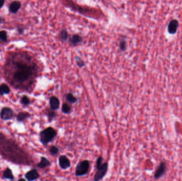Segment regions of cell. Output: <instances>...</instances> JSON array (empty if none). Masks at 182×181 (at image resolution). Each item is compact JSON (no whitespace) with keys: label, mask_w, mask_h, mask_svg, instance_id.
Wrapping results in <instances>:
<instances>
[{"label":"cell","mask_w":182,"mask_h":181,"mask_svg":"<svg viewBox=\"0 0 182 181\" xmlns=\"http://www.w3.org/2000/svg\"><path fill=\"white\" fill-rule=\"evenodd\" d=\"M75 62H76V64L80 68H82L83 67L85 66V63L84 61L83 60L82 58H80V57H78V56H75Z\"/></svg>","instance_id":"cell-22"},{"label":"cell","mask_w":182,"mask_h":181,"mask_svg":"<svg viewBox=\"0 0 182 181\" xmlns=\"http://www.w3.org/2000/svg\"><path fill=\"white\" fill-rule=\"evenodd\" d=\"M59 37L62 40H66L68 38V33L66 29H62L61 30L59 33Z\"/></svg>","instance_id":"cell-21"},{"label":"cell","mask_w":182,"mask_h":181,"mask_svg":"<svg viewBox=\"0 0 182 181\" xmlns=\"http://www.w3.org/2000/svg\"><path fill=\"white\" fill-rule=\"evenodd\" d=\"M70 45L73 46H76L80 44L83 41V38L79 35H74L69 38Z\"/></svg>","instance_id":"cell-9"},{"label":"cell","mask_w":182,"mask_h":181,"mask_svg":"<svg viewBox=\"0 0 182 181\" xmlns=\"http://www.w3.org/2000/svg\"><path fill=\"white\" fill-rule=\"evenodd\" d=\"M20 180H24V179H23V178H21V179H20V180H19V181H20Z\"/></svg>","instance_id":"cell-28"},{"label":"cell","mask_w":182,"mask_h":181,"mask_svg":"<svg viewBox=\"0 0 182 181\" xmlns=\"http://www.w3.org/2000/svg\"><path fill=\"white\" fill-rule=\"evenodd\" d=\"M103 158L99 156L96 162V168L97 171L95 173L94 177V181H99L103 179L106 175L108 169V164L105 163L103 164Z\"/></svg>","instance_id":"cell-3"},{"label":"cell","mask_w":182,"mask_h":181,"mask_svg":"<svg viewBox=\"0 0 182 181\" xmlns=\"http://www.w3.org/2000/svg\"><path fill=\"white\" fill-rule=\"evenodd\" d=\"M49 152L52 156H55L59 152V149L55 145H51L49 149Z\"/></svg>","instance_id":"cell-20"},{"label":"cell","mask_w":182,"mask_h":181,"mask_svg":"<svg viewBox=\"0 0 182 181\" xmlns=\"http://www.w3.org/2000/svg\"><path fill=\"white\" fill-rule=\"evenodd\" d=\"M178 26V23L176 20H173L170 21L169 24L168 25V31L170 33H176V30Z\"/></svg>","instance_id":"cell-12"},{"label":"cell","mask_w":182,"mask_h":181,"mask_svg":"<svg viewBox=\"0 0 182 181\" xmlns=\"http://www.w3.org/2000/svg\"><path fill=\"white\" fill-rule=\"evenodd\" d=\"M165 171V165L164 163L160 165V166L159 167L157 171L155 172V178H160L161 175L164 174Z\"/></svg>","instance_id":"cell-16"},{"label":"cell","mask_w":182,"mask_h":181,"mask_svg":"<svg viewBox=\"0 0 182 181\" xmlns=\"http://www.w3.org/2000/svg\"><path fill=\"white\" fill-rule=\"evenodd\" d=\"M29 117H30V114L27 112H20L17 115V118L18 121L21 122L24 121V120H26Z\"/></svg>","instance_id":"cell-18"},{"label":"cell","mask_w":182,"mask_h":181,"mask_svg":"<svg viewBox=\"0 0 182 181\" xmlns=\"http://www.w3.org/2000/svg\"><path fill=\"white\" fill-rule=\"evenodd\" d=\"M57 134V131L54 128L48 127L40 132V141L43 145L46 146L55 139Z\"/></svg>","instance_id":"cell-2"},{"label":"cell","mask_w":182,"mask_h":181,"mask_svg":"<svg viewBox=\"0 0 182 181\" xmlns=\"http://www.w3.org/2000/svg\"><path fill=\"white\" fill-rule=\"evenodd\" d=\"M21 7V3L18 1L12 2L9 6V10L12 13H16Z\"/></svg>","instance_id":"cell-10"},{"label":"cell","mask_w":182,"mask_h":181,"mask_svg":"<svg viewBox=\"0 0 182 181\" xmlns=\"http://www.w3.org/2000/svg\"><path fill=\"white\" fill-rule=\"evenodd\" d=\"M21 102L24 105H28L30 104V100L27 96H23L21 98Z\"/></svg>","instance_id":"cell-25"},{"label":"cell","mask_w":182,"mask_h":181,"mask_svg":"<svg viewBox=\"0 0 182 181\" xmlns=\"http://www.w3.org/2000/svg\"><path fill=\"white\" fill-rule=\"evenodd\" d=\"M1 118L2 120L6 121L12 118L13 116V111L12 109L9 107H4L2 109L1 114Z\"/></svg>","instance_id":"cell-6"},{"label":"cell","mask_w":182,"mask_h":181,"mask_svg":"<svg viewBox=\"0 0 182 181\" xmlns=\"http://www.w3.org/2000/svg\"><path fill=\"white\" fill-rule=\"evenodd\" d=\"M0 40L4 42L7 41V33L5 30L0 31Z\"/></svg>","instance_id":"cell-23"},{"label":"cell","mask_w":182,"mask_h":181,"mask_svg":"<svg viewBox=\"0 0 182 181\" xmlns=\"http://www.w3.org/2000/svg\"><path fill=\"white\" fill-rule=\"evenodd\" d=\"M3 176L4 178H6V179H9V180H12L14 179L13 175L12 174V171L9 168H6L4 171Z\"/></svg>","instance_id":"cell-19"},{"label":"cell","mask_w":182,"mask_h":181,"mask_svg":"<svg viewBox=\"0 0 182 181\" xmlns=\"http://www.w3.org/2000/svg\"><path fill=\"white\" fill-rule=\"evenodd\" d=\"M25 178L28 181H32L36 180L40 178V174L36 169H33L27 172Z\"/></svg>","instance_id":"cell-8"},{"label":"cell","mask_w":182,"mask_h":181,"mask_svg":"<svg viewBox=\"0 0 182 181\" xmlns=\"http://www.w3.org/2000/svg\"><path fill=\"white\" fill-rule=\"evenodd\" d=\"M18 70L13 74V79L15 82L22 83L27 81L37 72V66L35 63H19L17 65Z\"/></svg>","instance_id":"cell-1"},{"label":"cell","mask_w":182,"mask_h":181,"mask_svg":"<svg viewBox=\"0 0 182 181\" xmlns=\"http://www.w3.org/2000/svg\"><path fill=\"white\" fill-rule=\"evenodd\" d=\"M46 115L48 118L49 122H51L52 121H53L57 116V113L55 112V111H53L51 109L46 110Z\"/></svg>","instance_id":"cell-14"},{"label":"cell","mask_w":182,"mask_h":181,"mask_svg":"<svg viewBox=\"0 0 182 181\" xmlns=\"http://www.w3.org/2000/svg\"><path fill=\"white\" fill-rule=\"evenodd\" d=\"M90 168V163L89 160H84L79 162L76 166L75 176L81 177L86 175Z\"/></svg>","instance_id":"cell-4"},{"label":"cell","mask_w":182,"mask_h":181,"mask_svg":"<svg viewBox=\"0 0 182 181\" xmlns=\"http://www.w3.org/2000/svg\"><path fill=\"white\" fill-rule=\"evenodd\" d=\"M4 21H5L4 18H3V17H0V24L3 23V22H4Z\"/></svg>","instance_id":"cell-27"},{"label":"cell","mask_w":182,"mask_h":181,"mask_svg":"<svg viewBox=\"0 0 182 181\" xmlns=\"http://www.w3.org/2000/svg\"><path fill=\"white\" fill-rule=\"evenodd\" d=\"M61 111L64 114H69L72 112V107L70 104L69 105L67 103H64L62 105Z\"/></svg>","instance_id":"cell-15"},{"label":"cell","mask_w":182,"mask_h":181,"mask_svg":"<svg viewBox=\"0 0 182 181\" xmlns=\"http://www.w3.org/2000/svg\"><path fill=\"white\" fill-rule=\"evenodd\" d=\"M65 98L67 102V103H69L70 105L75 104L76 102H77L78 99L76 98V97L74 96L73 94L70 93H67L65 96Z\"/></svg>","instance_id":"cell-13"},{"label":"cell","mask_w":182,"mask_h":181,"mask_svg":"<svg viewBox=\"0 0 182 181\" xmlns=\"http://www.w3.org/2000/svg\"><path fill=\"white\" fill-rule=\"evenodd\" d=\"M51 164L50 160L47 159L46 157H41V162L37 164V167L41 169L45 168L49 166H51Z\"/></svg>","instance_id":"cell-11"},{"label":"cell","mask_w":182,"mask_h":181,"mask_svg":"<svg viewBox=\"0 0 182 181\" xmlns=\"http://www.w3.org/2000/svg\"><path fill=\"white\" fill-rule=\"evenodd\" d=\"M58 162L59 166L62 169L65 170L68 169L71 166L70 160L66 155H62L60 156L58 159Z\"/></svg>","instance_id":"cell-5"},{"label":"cell","mask_w":182,"mask_h":181,"mask_svg":"<svg viewBox=\"0 0 182 181\" xmlns=\"http://www.w3.org/2000/svg\"><path fill=\"white\" fill-rule=\"evenodd\" d=\"M4 3H5L4 0H0V9L3 7L4 4Z\"/></svg>","instance_id":"cell-26"},{"label":"cell","mask_w":182,"mask_h":181,"mask_svg":"<svg viewBox=\"0 0 182 181\" xmlns=\"http://www.w3.org/2000/svg\"><path fill=\"white\" fill-rule=\"evenodd\" d=\"M49 103H50V109L53 111L58 110L60 107V100L58 97L55 96H52L50 98Z\"/></svg>","instance_id":"cell-7"},{"label":"cell","mask_w":182,"mask_h":181,"mask_svg":"<svg viewBox=\"0 0 182 181\" xmlns=\"http://www.w3.org/2000/svg\"><path fill=\"white\" fill-rule=\"evenodd\" d=\"M10 92V89L8 85L5 84L0 85V95H1L8 94Z\"/></svg>","instance_id":"cell-17"},{"label":"cell","mask_w":182,"mask_h":181,"mask_svg":"<svg viewBox=\"0 0 182 181\" xmlns=\"http://www.w3.org/2000/svg\"><path fill=\"white\" fill-rule=\"evenodd\" d=\"M126 45L127 43L125 39H121L119 42V47L120 48L121 51H125L126 49Z\"/></svg>","instance_id":"cell-24"}]
</instances>
